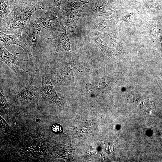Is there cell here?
Here are the masks:
<instances>
[{"instance_id": "obj_1", "label": "cell", "mask_w": 162, "mask_h": 162, "mask_svg": "<svg viewBox=\"0 0 162 162\" xmlns=\"http://www.w3.org/2000/svg\"><path fill=\"white\" fill-rule=\"evenodd\" d=\"M45 8V4L38 0H15L12 10L0 22V32L6 33L16 29L26 30L33 13Z\"/></svg>"}, {"instance_id": "obj_2", "label": "cell", "mask_w": 162, "mask_h": 162, "mask_svg": "<svg viewBox=\"0 0 162 162\" xmlns=\"http://www.w3.org/2000/svg\"><path fill=\"white\" fill-rule=\"evenodd\" d=\"M62 18V11L56 5L46 7V12L39 17L44 28L49 31L52 37L57 35Z\"/></svg>"}, {"instance_id": "obj_3", "label": "cell", "mask_w": 162, "mask_h": 162, "mask_svg": "<svg viewBox=\"0 0 162 162\" xmlns=\"http://www.w3.org/2000/svg\"><path fill=\"white\" fill-rule=\"evenodd\" d=\"M42 97L41 89L26 83L25 88L13 97L15 102L23 101L33 106H38V101Z\"/></svg>"}, {"instance_id": "obj_4", "label": "cell", "mask_w": 162, "mask_h": 162, "mask_svg": "<svg viewBox=\"0 0 162 162\" xmlns=\"http://www.w3.org/2000/svg\"><path fill=\"white\" fill-rule=\"evenodd\" d=\"M56 48V53L69 52L71 50L70 43L68 36L64 21L61 22L58 34L55 37L47 38Z\"/></svg>"}, {"instance_id": "obj_5", "label": "cell", "mask_w": 162, "mask_h": 162, "mask_svg": "<svg viewBox=\"0 0 162 162\" xmlns=\"http://www.w3.org/2000/svg\"><path fill=\"white\" fill-rule=\"evenodd\" d=\"M42 97L45 100H51L60 108L64 105L63 100L57 95L51 82L50 75L44 73L42 77Z\"/></svg>"}, {"instance_id": "obj_6", "label": "cell", "mask_w": 162, "mask_h": 162, "mask_svg": "<svg viewBox=\"0 0 162 162\" xmlns=\"http://www.w3.org/2000/svg\"><path fill=\"white\" fill-rule=\"evenodd\" d=\"M62 11L65 25L70 32H75L77 22L81 15V10H79L76 6L68 3Z\"/></svg>"}, {"instance_id": "obj_7", "label": "cell", "mask_w": 162, "mask_h": 162, "mask_svg": "<svg viewBox=\"0 0 162 162\" xmlns=\"http://www.w3.org/2000/svg\"><path fill=\"white\" fill-rule=\"evenodd\" d=\"M44 28L39 18H31L27 29L28 33L26 42L30 45L31 52L34 53L40 37L42 28Z\"/></svg>"}, {"instance_id": "obj_8", "label": "cell", "mask_w": 162, "mask_h": 162, "mask_svg": "<svg viewBox=\"0 0 162 162\" xmlns=\"http://www.w3.org/2000/svg\"><path fill=\"white\" fill-rule=\"evenodd\" d=\"M24 30L19 29L18 32L15 34L8 35L5 33L0 32V40L3 42L6 47H8L11 44H15L22 47L29 55L31 56L28 45L26 41L22 36V33Z\"/></svg>"}, {"instance_id": "obj_9", "label": "cell", "mask_w": 162, "mask_h": 162, "mask_svg": "<svg viewBox=\"0 0 162 162\" xmlns=\"http://www.w3.org/2000/svg\"><path fill=\"white\" fill-rule=\"evenodd\" d=\"M0 61L5 63L15 74H18L15 70L14 66V64L19 66L26 72L27 73L33 72L26 71L20 65V64L22 62L28 61L29 60L27 59L21 58L14 55L8 51L1 43H0Z\"/></svg>"}, {"instance_id": "obj_10", "label": "cell", "mask_w": 162, "mask_h": 162, "mask_svg": "<svg viewBox=\"0 0 162 162\" xmlns=\"http://www.w3.org/2000/svg\"><path fill=\"white\" fill-rule=\"evenodd\" d=\"M14 0H0V22L5 18L12 10Z\"/></svg>"}, {"instance_id": "obj_11", "label": "cell", "mask_w": 162, "mask_h": 162, "mask_svg": "<svg viewBox=\"0 0 162 162\" xmlns=\"http://www.w3.org/2000/svg\"><path fill=\"white\" fill-rule=\"evenodd\" d=\"M94 38L103 52L109 58H111L113 55V53L110 50L106 45L100 39L98 35L97 34L94 35Z\"/></svg>"}, {"instance_id": "obj_12", "label": "cell", "mask_w": 162, "mask_h": 162, "mask_svg": "<svg viewBox=\"0 0 162 162\" xmlns=\"http://www.w3.org/2000/svg\"><path fill=\"white\" fill-rule=\"evenodd\" d=\"M10 107L6 99L2 88L0 87V110L3 113H8Z\"/></svg>"}, {"instance_id": "obj_13", "label": "cell", "mask_w": 162, "mask_h": 162, "mask_svg": "<svg viewBox=\"0 0 162 162\" xmlns=\"http://www.w3.org/2000/svg\"><path fill=\"white\" fill-rule=\"evenodd\" d=\"M0 127L1 130L2 132L16 137L17 134L16 133L11 129L1 116Z\"/></svg>"}, {"instance_id": "obj_14", "label": "cell", "mask_w": 162, "mask_h": 162, "mask_svg": "<svg viewBox=\"0 0 162 162\" xmlns=\"http://www.w3.org/2000/svg\"><path fill=\"white\" fill-rule=\"evenodd\" d=\"M52 131L55 133H60L62 132V128L61 126L58 124H53L51 127Z\"/></svg>"}, {"instance_id": "obj_15", "label": "cell", "mask_w": 162, "mask_h": 162, "mask_svg": "<svg viewBox=\"0 0 162 162\" xmlns=\"http://www.w3.org/2000/svg\"><path fill=\"white\" fill-rule=\"evenodd\" d=\"M72 2L70 3L73 5L77 6L87 3L88 0H72Z\"/></svg>"}, {"instance_id": "obj_16", "label": "cell", "mask_w": 162, "mask_h": 162, "mask_svg": "<svg viewBox=\"0 0 162 162\" xmlns=\"http://www.w3.org/2000/svg\"><path fill=\"white\" fill-rule=\"evenodd\" d=\"M62 0H53L55 5L60 9Z\"/></svg>"}]
</instances>
